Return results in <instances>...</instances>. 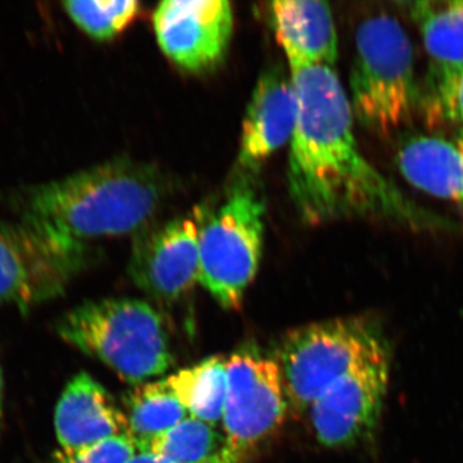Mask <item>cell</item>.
<instances>
[{
  "label": "cell",
  "mask_w": 463,
  "mask_h": 463,
  "mask_svg": "<svg viewBox=\"0 0 463 463\" xmlns=\"http://www.w3.org/2000/svg\"><path fill=\"white\" fill-rule=\"evenodd\" d=\"M123 403L128 434L136 441L138 450H146L154 439L190 417L166 380L134 386L125 395Z\"/></svg>",
  "instance_id": "16"
},
{
  "label": "cell",
  "mask_w": 463,
  "mask_h": 463,
  "mask_svg": "<svg viewBox=\"0 0 463 463\" xmlns=\"http://www.w3.org/2000/svg\"><path fill=\"white\" fill-rule=\"evenodd\" d=\"M386 353H390L388 341L371 319H330L288 332L276 361L289 407L295 413L307 412L335 381Z\"/></svg>",
  "instance_id": "6"
},
{
  "label": "cell",
  "mask_w": 463,
  "mask_h": 463,
  "mask_svg": "<svg viewBox=\"0 0 463 463\" xmlns=\"http://www.w3.org/2000/svg\"><path fill=\"white\" fill-rule=\"evenodd\" d=\"M152 21L158 47L188 72L207 71L222 62L234 25L227 0H165Z\"/></svg>",
  "instance_id": "11"
},
{
  "label": "cell",
  "mask_w": 463,
  "mask_h": 463,
  "mask_svg": "<svg viewBox=\"0 0 463 463\" xmlns=\"http://www.w3.org/2000/svg\"><path fill=\"white\" fill-rule=\"evenodd\" d=\"M63 8L79 29L96 41L106 42L116 38L136 20L141 3L136 0H71L63 3Z\"/></svg>",
  "instance_id": "21"
},
{
  "label": "cell",
  "mask_w": 463,
  "mask_h": 463,
  "mask_svg": "<svg viewBox=\"0 0 463 463\" xmlns=\"http://www.w3.org/2000/svg\"><path fill=\"white\" fill-rule=\"evenodd\" d=\"M128 463H170L166 459L161 458L160 456L155 455V453L147 452V450H138L130 458Z\"/></svg>",
  "instance_id": "23"
},
{
  "label": "cell",
  "mask_w": 463,
  "mask_h": 463,
  "mask_svg": "<svg viewBox=\"0 0 463 463\" xmlns=\"http://www.w3.org/2000/svg\"><path fill=\"white\" fill-rule=\"evenodd\" d=\"M432 65L463 66V0L408 3Z\"/></svg>",
  "instance_id": "19"
},
{
  "label": "cell",
  "mask_w": 463,
  "mask_h": 463,
  "mask_svg": "<svg viewBox=\"0 0 463 463\" xmlns=\"http://www.w3.org/2000/svg\"><path fill=\"white\" fill-rule=\"evenodd\" d=\"M298 121L289 142L288 192L304 223L368 219L413 232L458 233L462 225L411 200L362 154L354 115L331 66L289 69Z\"/></svg>",
  "instance_id": "1"
},
{
  "label": "cell",
  "mask_w": 463,
  "mask_h": 463,
  "mask_svg": "<svg viewBox=\"0 0 463 463\" xmlns=\"http://www.w3.org/2000/svg\"><path fill=\"white\" fill-rule=\"evenodd\" d=\"M395 164L417 190L463 207V156L455 143L412 134L399 139Z\"/></svg>",
  "instance_id": "15"
},
{
  "label": "cell",
  "mask_w": 463,
  "mask_h": 463,
  "mask_svg": "<svg viewBox=\"0 0 463 463\" xmlns=\"http://www.w3.org/2000/svg\"><path fill=\"white\" fill-rule=\"evenodd\" d=\"M349 100L355 120L381 139L401 132L419 111L413 47L394 17H368L356 29Z\"/></svg>",
  "instance_id": "4"
},
{
  "label": "cell",
  "mask_w": 463,
  "mask_h": 463,
  "mask_svg": "<svg viewBox=\"0 0 463 463\" xmlns=\"http://www.w3.org/2000/svg\"><path fill=\"white\" fill-rule=\"evenodd\" d=\"M390 379V353L368 359L328 386L307 408L317 440L349 448L376 431Z\"/></svg>",
  "instance_id": "9"
},
{
  "label": "cell",
  "mask_w": 463,
  "mask_h": 463,
  "mask_svg": "<svg viewBox=\"0 0 463 463\" xmlns=\"http://www.w3.org/2000/svg\"><path fill=\"white\" fill-rule=\"evenodd\" d=\"M288 407L281 368L276 359L251 347L240 349L228 358L222 425L242 461L282 425Z\"/></svg>",
  "instance_id": "8"
},
{
  "label": "cell",
  "mask_w": 463,
  "mask_h": 463,
  "mask_svg": "<svg viewBox=\"0 0 463 463\" xmlns=\"http://www.w3.org/2000/svg\"><path fill=\"white\" fill-rule=\"evenodd\" d=\"M170 463H243L224 431L188 417L146 448Z\"/></svg>",
  "instance_id": "18"
},
{
  "label": "cell",
  "mask_w": 463,
  "mask_h": 463,
  "mask_svg": "<svg viewBox=\"0 0 463 463\" xmlns=\"http://www.w3.org/2000/svg\"><path fill=\"white\" fill-rule=\"evenodd\" d=\"M298 121V99L291 74L282 66L258 79L241 132L237 165L243 176L255 175L270 157L291 142Z\"/></svg>",
  "instance_id": "12"
},
{
  "label": "cell",
  "mask_w": 463,
  "mask_h": 463,
  "mask_svg": "<svg viewBox=\"0 0 463 463\" xmlns=\"http://www.w3.org/2000/svg\"><path fill=\"white\" fill-rule=\"evenodd\" d=\"M420 109L431 129L443 125L463 129V66L431 65Z\"/></svg>",
  "instance_id": "20"
},
{
  "label": "cell",
  "mask_w": 463,
  "mask_h": 463,
  "mask_svg": "<svg viewBox=\"0 0 463 463\" xmlns=\"http://www.w3.org/2000/svg\"><path fill=\"white\" fill-rule=\"evenodd\" d=\"M453 143H455L456 147L458 148L463 156V129L457 130L456 139Z\"/></svg>",
  "instance_id": "24"
},
{
  "label": "cell",
  "mask_w": 463,
  "mask_h": 463,
  "mask_svg": "<svg viewBox=\"0 0 463 463\" xmlns=\"http://www.w3.org/2000/svg\"><path fill=\"white\" fill-rule=\"evenodd\" d=\"M3 425V377L2 370H0V430Z\"/></svg>",
  "instance_id": "25"
},
{
  "label": "cell",
  "mask_w": 463,
  "mask_h": 463,
  "mask_svg": "<svg viewBox=\"0 0 463 463\" xmlns=\"http://www.w3.org/2000/svg\"><path fill=\"white\" fill-rule=\"evenodd\" d=\"M54 428L62 450L128 434L124 411L105 386L85 373L76 374L63 390L54 413Z\"/></svg>",
  "instance_id": "13"
},
{
  "label": "cell",
  "mask_w": 463,
  "mask_h": 463,
  "mask_svg": "<svg viewBox=\"0 0 463 463\" xmlns=\"http://www.w3.org/2000/svg\"><path fill=\"white\" fill-rule=\"evenodd\" d=\"M263 194L242 176L215 210L203 207L199 282L224 309H236L254 281L263 252Z\"/></svg>",
  "instance_id": "5"
},
{
  "label": "cell",
  "mask_w": 463,
  "mask_h": 463,
  "mask_svg": "<svg viewBox=\"0 0 463 463\" xmlns=\"http://www.w3.org/2000/svg\"><path fill=\"white\" fill-rule=\"evenodd\" d=\"M268 18L289 69L334 67L337 33L330 5L322 0H277L268 5Z\"/></svg>",
  "instance_id": "14"
},
{
  "label": "cell",
  "mask_w": 463,
  "mask_h": 463,
  "mask_svg": "<svg viewBox=\"0 0 463 463\" xmlns=\"http://www.w3.org/2000/svg\"><path fill=\"white\" fill-rule=\"evenodd\" d=\"M85 259V243L25 218L0 221V304L27 310L61 297Z\"/></svg>",
  "instance_id": "7"
},
{
  "label": "cell",
  "mask_w": 463,
  "mask_h": 463,
  "mask_svg": "<svg viewBox=\"0 0 463 463\" xmlns=\"http://www.w3.org/2000/svg\"><path fill=\"white\" fill-rule=\"evenodd\" d=\"M201 216L203 207H196L136 234L129 273L137 288L157 300L175 301L199 282Z\"/></svg>",
  "instance_id": "10"
},
{
  "label": "cell",
  "mask_w": 463,
  "mask_h": 463,
  "mask_svg": "<svg viewBox=\"0 0 463 463\" xmlns=\"http://www.w3.org/2000/svg\"><path fill=\"white\" fill-rule=\"evenodd\" d=\"M51 463H53V462H51Z\"/></svg>",
  "instance_id": "26"
},
{
  "label": "cell",
  "mask_w": 463,
  "mask_h": 463,
  "mask_svg": "<svg viewBox=\"0 0 463 463\" xmlns=\"http://www.w3.org/2000/svg\"><path fill=\"white\" fill-rule=\"evenodd\" d=\"M178 401L191 417L221 425L228 388V359L214 355L167 377Z\"/></svg>",
  "instance_id": "17"
},
{
  "label": "cell",
  "mask_w": 463,
  "mask_h": 463,
  "mask_svg": "<svg viewBox=\"0 0 463 463\" xmlns=\"http://www.w3.org/2000/svg\"><path fill=\"white\" fill-rule=\"evenodd\" d=\"M63 341L137 386L165 373L174 356L163 317L147 301L103 298L67 313L57 326Z\"/></svg>",
  "instance_id": "3"
},
{
  "label": "cell",
  "mask_w": 463,
  "mask_h": 463,
  "mask_svg": "<svg viewBox=\"0 0 463 463\" xmlns=\"http://www.w3.org/2000/svg\"><path fill=\"white\" fill-rule=\"evenodd\" d=\"M169 191L170 183L157 166L112 158L33 188L24 218L81 243L136 236L152 224Z\"/></svg>",
  "instance_id": "2"
},
{
  "label": "cell",
  "mask_w": 463,
  "mask_h": 463,
  "mask_svg": "<svg viewBox=\"0 0 463 463\" xmlns=\"http://www.w3.org/2000/svg\"><path fill=\"white\" fill-rule=\"evenodd\" d=\"M138 452L129 435L103 439L90 446L75 450L58 449L52 457L53 463H128Z\"/></svg>",
  "instance_id": "22"
}]
</instances>
